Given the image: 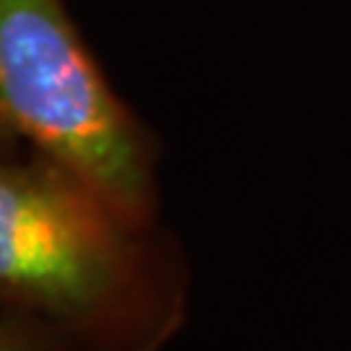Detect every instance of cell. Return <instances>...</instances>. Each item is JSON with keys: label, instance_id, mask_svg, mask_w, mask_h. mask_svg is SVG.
Instances as JSON below:
<instances>
[{"label": "cell", "instance_id": "obj_1", "mask_svg": "<svg viewBox=\"0 0 351 351\" xmlns=\"http://www.w3.org/2000/svg\"><path fill=\"white\" fill-rule=\"evenodd\" d=\"M0 167V297L39 313L75 351H162L188 315L190 265L162 221L117 211L29 146Z\"/></svg>", "mask_w": 351, "mask_h": 351}, {"label": "cell", "instance_id": "obj_2", "mask_svg": "<svg viewBox=\"0 0 351 351\" xmlns=\"http://www.w3.org/2000/svg\"><path fill=\"white\" fill-rule=\"evenodd\" d=\"M5 141L68 169L133 221H159V141L114 94L65 0H0Z\"/></svg>", "mask_w": 351, "mask_h": 351}, {"label": "cell", "instance_id": "obj_3", "mask_svg": "<svg viewBox=\"0 0 351 351\" xmlns=\"http://www.w3.org/2000/svg\"><path fill=\"white\" fill-rule=\"evenodd\" d=\"M0 351H75L60 328L26 307L3 304Z\"/></svg>", "mask_w": 351, "mask_h": 351}]
</instances>
